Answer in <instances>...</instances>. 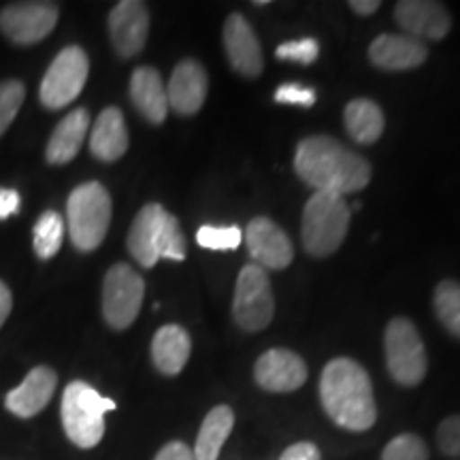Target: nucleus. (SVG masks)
Wrapping results in <instances>:
<instances>
[{
    "mask_svg": "<svg viewBox=\"0 0 460 460\" xmlns=\"http://www.w3.org/2000/svg\"><path fill=\"white\" fill-rule=\"evenodd\" d=\"M295 171L315 192H331L339 197L360 192L371 181V164L326 135L307 137L298 143Z\"/></svg>",
    "mask_w": 460,
    "mask_h": 460,
    "instance_id": "f257e3e1",
    "label": "nucleus"
},
{
    "mask_svg": "<svg viewBox=\"0 0 460 460\" xmlns=\"http://www.w3.org/2000/svg\"><path fill=\"white\" fill-rule=\"evenodd\" d=\"M320 401L337 427L352 433L369 430L377 420L373 384L365 367L352 358H335L320 377Z\"/></svg>",
    "mask_w": 460,
    "mask_h": 460,
    "instance_id": "f03ea898",
    "label": "nucleus"
},
{
    "mask_svg": "<svg viewBox=\"0 0 460 460\" xmlns=\"http://www.w3.org/2000/svg\"><path fill=\"white\" fill-rule=\"evenodd\" d=\"M128 252L141 267L152 269L158 261H183L186 237L180 222L163 205L149 203L137 214L128 233Z\"/></svg>",
    "mask_w": 460,
    "mask_h": 460,
    "instance_id": "7ed1b4c3",
    "label": "nucleus"
},
{
    "mask_svg": "<svg viewBox=\"0 0 460 460\" xmlns=\"http://www.w3.org/2000/svg\"><path fill=\"white\" fill-rule=\"evenodd\" d=\"M115 410V401L102 396L85 382H71L62 394V427L71 444L82 450L99 446L105 435V413Z\"/></svg>",
    "mask_w": 460,
    "mask_h": 460,
    "instance_id": "20e7f679",
    "label": "nucleus"
},
{
    "mask_svg": "<svg viewBox=\"0 0 460 460\" xmlns=\"http://www.w3.org/2000/svg\"><path fill=\"white\" fill-rule=\"evenodd\" d=\"M349 226V207L343 197L315 192L303 209V247L307 254L326 258L341 247Z\"/></svg>",
    "mask_w": 460,
    "mask_h": 460,
    "instance_id": "39448f33",
    "label": "nucleus"
},
{
    "mask_svg": "<svg viewBox=\"0 0 460 460\" xmlns=\"http://www.w3.org/2000/svg\"><path fill=\"white\" fill-rule=\"evenodd\" d=\"M68 233L79 252H94L107 237L111 222V197L99 181L77 186L66 200Z\"/></svg>",
    "mask_w": 460,
    "mask_h": 460,
    "instance_id": "423d86ee",
    "label": "nucleus"
},
{
    "mask_svg": "<svg viewBox=\"0 0 460 460\" xmlns=\"http://www.w3.org/2000/svg\"><path fill=\"white\" fill-rule=\"evenodd\" d=\"M384 348H386L388 371L396 384L413 388L427 377V349L413 322L407 318H394L390 322L386 337H384Z\"/></svg>",
    "mask_w": 460,
    "mask_h": 460,
    "instance_id": "0eeeda50",
    "label": "nucleus"
},
{
    "mask_svg": "<svg viewBox=\"0 0 460 460\" xmlns=\"http://www.w3.org/2000/svg\"><path fill=\"white\" fill-rule=\"evenodd\" d=\"M273 314L275 298L267 271L258 264H247L241 269L234 286V322L247 332H258L271 324Z\"/></svg>",
    "mask_w": 460,
    "mask_h": 460,
    "instance_id": "6e6552de",
    "label": "nucleus"
},
{
    "mask_svg": "<svg viewBox=\"0 0 460 460\" xmlns=\"http://www.w3.org/2000/svg\"><path fill=\"white\" fill-rule=\"evenodd\" d=\"M146 281L128 264L118 262L109 269L102 284V315L115 331L128 329L141 312Z\"/></svg>",
    "mask_w": 460,
    "mask_h": 460,
    "instance_id": "1a4fd4ad",
    "label": "nucleus"
},
{
    "mask_svg": "<svg viewBox=\"0 0 460 460\" xmlns=\"http://www.w3.org/2000/svg\"><path fill=\"white\" fill-rule=\"evenodd\" d=\"M90 60L79 45H68L56 56L51 66L41 82V102L43 107L58 111L65 109L82 94L88 82Z\"/></svg>",
    "mask_w": 460,
    "mask_h": 460,
    "instance_id": "9d476101",
    "label": "nucleus"
},
{
    "mask_svg": "<svg viewBox=\"0 0 460 460\" xmlns=\"http://www.w3.org/2000/svg\"><path fill=\"white\" fill-rule=\"evenodd\" d=\"M58 7L51 3H13L0 13V31L13 43L32 45L54 31Z\"/></svg>",
    "mask_w": 460,
    "mask_h": 460,
    "instance_id": "9b49d317",
    "label": "nucleus"
},
{
    "mask_svg": "<svg viewBox=\"0 0 460 460\" xmlns=\"http://www.w3.org/2000/svg\"><path fill=\"white\" fill-rule=\"evenodd\" d=\"M247 250L258 267L281 271L295 258V247L288 234L275 224L271 217H254L245 228Z\"/></svg>",
    "mask_w": 460,
    "mask_h": 460,
    "instance_id": "f8f14e48",
    "label": "nucleus"
},
{
    "mask_svg": "<svg viewBox=\"0 0 460 460\" xmlns=\"http://www.w3.org/2000/svg\"><path fill=\"white\" fill-rule=\"evenodd\" d=\"M394 20L407 37L418 41H441L452 28V17L441 3L433 0H402L396 4Z\"/></svg>",
    "mask_w": 460,
    "mask_h": 460,
    "instance_id": "ddd939ff",
    "label": "nucleus"
},
{
    "mask_svg": "<svg viewBox=\"0 0 460 460\" xmlns=\"http://www.w3.org/2000/svg\"><path fill=\"white\" fill-rule=\"evenodd\" d=\"M254 377L269 393H295L307 382V365L290 349L273 348L256 360Z\"/></svg>",
    "mask_w": 460,
    "mask_h": 460,
    "instance_id": "4468645a",
    "label": "nucleus"
},
{
    "mask_svg": "<svg viewBox=\"0 0 460 460\" xmlns=\"http://www.w3.org/2000/svg\"><path fill=\"white\" fill-rule=\"evenodd\" d=\"M149 32V13L146 3L124 0L109 13V34L115 51L122 58H132L146 48Z\"/></svg>",
    "mask_w": 460,
    "mask_h": 460,
    "instance_id": "2eb2a0df",
    "label": "nucleus"
},
{
    "mask_svg": "<svg viewBox=\"0 0 460 460\" xmlns=\"http://www.w3.org/2000/svg\"><path fill=\"white\" fill-rule=\"evenodd\" d=\"M224 49H226L230 66L243 77H258L262 73L264 60L261 43L241 13L228 15L224 24Z\"/></svg>",
    "mask_w": 460,
    "mask_h": 460,
    "instance_id": "dca6fc26",
    "label": "nucleus"
},
{
    "mask_svg": "<svg viewBox=\"0 0 460 460\" xmlns=\"http://www.w3.org/2000/svg\"><path fill=\"white\" fill-rule=\"evenodd\" d=\"M207 73L197 60H181L171 75L166 85L169 109L180 115H194L200 111L207 99Z\"/></svg>",
    "mask_w": 460,
    "mask_h": 460,
    "instance_id": "f3484780",
    "label": "nucleus"
},
{
    "mask_svg": "<svg viewBox=\"0 0 460 460\" xmlns=\"http://www.w3.org/2000/svg\"><path fill=\"white\" fill-rule=\"evenodd\" d=\"M369 58L384 71H410L427 62L429 49L422 41L407 34H379L371 43Z\"/></svg>",
    "mask_w": 460,
    "mask_h": 460,
    "instance_id": "a211bd4d",
    "label": "nucleus"
},
{
    "mask_svg": "<svg viewBox=\"0 0 460 460\" xmlns=\"http://www.w3.org/2000/svg\"><path fill=\"white\" fill-rule=\"evenodd\" d=\"M56 384L58 376L54 369H49V367H34L24 382L7 394L4 405L17 418H34L48 407V402L56 393Z\"/></svg>",
    "mask_w": 460,
    "mask_h": 460,
    "instance_id": "6ab92c4d",
    "label": "nucleus"
},
{
    "mask_svg": "<svg viewBox=\"0 0 460 460\" xmlns=\"http://www.w3.org/2000/svg\"><path fill=\"white\" fill-rule=\"evenodd\" d=\"M130 99L143 118L152 124H163L169 113L166 85L152 66H139L130 77Z\"/></svg>",
    "mask_w": 460,
    "mask_h": 460,
    "instance_id": "aec40b11",
    "label": "nucleus"
},
{
    "mask_svg": "<svg viewBox=\"0 0 460 460\" xmlns=\"http://www.w3.org/2000/svg\"><path fill=\"white\" fill-rule=\"evenodd\" d=\"M126 149H128V130H126L124 115L118 107H107L92 126V156L101 163H115L124 156Z\"/></svg>",
    "mask_w": 460,
    "mask_h": 460,
    "instance_id": "412c9836",
    "label": "nucleus"
},
{
    "mask_svg": "<svg viewBox=\"0 0 460 460\" xmlns=\"http://www.w3.org/2000/svg\"><path fill=\"white\" fill-rule=\"evenodd\" d=\"M90 128V113L85 109H75L62 118V122L51 132L45 158L49 164H66L77 156L82 149L85 135Z\"/></svg>",
    "mask_w": 460,
    "mask_h": 460,
    "instance_id": "4be33fe9",
    "label": "nucleus"
},
{
    "mask_svg": "<svg viewBox=\"0 0 460 460\" xmlns=\"http://www.w3.org/2000/svg\"><path fill=\"white\" fill-rule=\"evenodd\" d=\"M192 352V341L186 329L177 324H166L158 329L152 341V360L163 376H177Z\"/></svg>",
    "mask_w": 460,
    "mask_h": 460,
    "instance_id": "5701e85b",
    "label": "nucleus"
},
{
    "mask_svg": "<svg viewBox=\"0 0 460 460\" xmlns=\"http://www.w3.org/2000/svg\"><path fill=\"white\" fill-rule=\"evenodd\" d=\"M234 413L228 405H216L207 413L200 424L197 446H194V460H217L222 446L226 444L228 435L233 433Z\"/></svg>",
    "mask_w": 460,
    "mask_h": 460,
    "instance_id": "b1692460",
    "label": "nucleus"
},
{
    "mask_svg": "<svg viewBox=\"0 0 460 460\" xmlns=\"http://www.w3.org/2000/svg\"><path fill=\"white\" fill-rule=\"evenodd\" d=\"M343 122L349 137L362 146L376 143L384 132V113L376 102L369 99H354L345 107Z\"/></svg>",
    "mask_w": 460,
    "mask_h": 460,
    "instance_id": "393cba45",
    "label": "nucleus"
},
{
    "mask_svg": "<svg viewBox=\"0 0 460 460\" xmlns=\"http://www.w3.org/2000/svg\"><path fill=\"white\" fill-rule=\"evenodd\" d=\"M433 307L441 326H444L452 337L460 339V281H441V284L435 288Z\"/></svg>",
    "mask_w": 460,
    "mask_h": 460,
    "instance_id": "a878e982",
    "label": "nucleus"
},
{
    "mask_svg": "<svg viewBox=\"0 0 460 460\" xmlns=\"http://www.w3.org/2000/svg\"><path fill=\"white\" fill-rule=\"evenodd\" d=\"M62 239H65V220H62V216L56 214V211H45L32 228V243L37 256L43 258V261L54 258L60 252Z\"/></svg>",
    "mask_w": 460,
    "mask_h": 460,
    "instance_id": "bb28decb",
    "label": "nucleus"
},
{
    "mask_svg": "<svg viewBox=\"0 0 460 460\" xmlns=\"http://www.w3.org/2000/svg\"><path fill=\"white\" fill-rule=\"evenodd\" d=\"M382 460H429V447L420 435L402 433L384 447Z\"/></svg>",
    "mask_w": 460,
    "mask_h": 460,
    "instance_id": "cd10ccee",
    "label": "nucleus"
},
{
    "mask_svg": "<svg viewBox=\"0 0 460 460\" xmlns=\"http://www.w3.org/2000/svg\"><path fill=\"white\" fill-rule=\"evenodd\" d=\"M243 239L239 226H200L197 241L205 250H237Z\"/></svg>",
    "mask_w": 460,
    "mask_h": 460,
    "instance_id": "c85d7f7f",
    "label": "nucleus"
},
{
    "mask_svg": "<svg viewBox=\"0 0 460 460\" xmlns=\"http://www.w3.org/2000/svg\"><path fill=\"white\" fill-rule=\"evenodd\" d=\"M24 84L15 82V79L0 84V137L4 135V130H7L9 124L15 119L22 102H24Z\"/></svg>",
    "mask_w": 460,
    "mask_h": 460,
    "instance_id": "c756f323",
    "label": "nucleus"
},
{
    "mask_svg": "<svg viewBox=\"0 0 460 460\" xmlns=\"http://www.w3.org/2000/svg\"><path fill=\"white\" fill-rule=\"evenodd\" d=\"M320 54V45L315 39H301V41H288L281 43L275 56L279 60L298 62V65H314L315 58Z\"/></svg>",
    "mask_w": 460,
    "mask_h": 460,
    "instance_id": "7c9ffc66",
    "label": "nucleus"
},
{
    "mask_svg": "<svg viewBox=\"0 0 460 460\" xmlns=\"http://www.w3.org/2000/svg\"><path fill=\"white\" fill-rule=\"evenodd\" d=\"M437 444L447 456H460V416H450L439 424Z\"/></svg>",
    "mask_w": 460,
    "mask_h": 460,
    "instance_id": "2f4dec72",
    "label": "nucleus"
},
{
    "mask_svg": "<svg viewBox=\"0 0 460 460\" xmlns=\"http://www.w3.org/2000/svg\"><path fill=\"white\" fill-rule=\"evenodd\" d=\"M275 101L284 102V105L312 107L315 102V90L303 88V85L298 84H284L275 90Z\"/></svg>",
    "mask_w": 460,
    "mask_h": 460,
    "instance_id": "473e14b6",
    "label": "nucleus"
},
{
    "mask_svg": "<svg viewBox=\"0 0 460 460\" xmlns=\"http://www.w3.org/2000/svg\"><path fill=\"white\" fill-rule=\"evenodd\" d=\"M279 460H320V450L318 446L309 444V441H298V444L288 447Z\"/></svg>",
    "mask_w": 460,
    "mask_h": 460,
    "instance_id": "72a5a7b5",
    "label": "nucleus"
},
{
    "mask_svg": "<svg viewBox=\"0 0 460 460\" xmlns=\"http://www.w3.org/2000/svg\"><path fill=\"white\" fill-rule=\"evenodd\" d=\"M154 460H194V452L192 447L183 444V441H171V444H166L163 450L156 454Z\"/></svg>",
    "mask_w": 460,
    "mask_h": 460,
    "instance_id": "f704fd0d",
    "label": "nucleus"
},
{
    "mask_svg": "<svg viewBox=\"0 0 460 460\" xmlns=\"http://www.w3.org/2000/svg\"><path fill=\"white\" fill-rule=\"evenodd\" d=\"M20 194L17 190L11 188H0V220H7L13 214L20 211Z\"/></svg>",
    "mask_w": 460,
    "mask_h": 460,
    "instance_id": "c9c22d12",
    "label": "nucleus"
},
{
    "mask_svg": "<svg viewBox=\"0 0 460 460\" xmlns=\"http://www.w3.org/2000/svg\"><path fill=\"white\" fill-rule=\"evenodd\" d=\"M11 307H13V296H11V290L7 288V284L0 281V329H3V324L9 318Z\"/></svg>",
    "mask_w": 460,
    "mask_h": 460,
    "instance_id": "e433bc0d",
    "label": "nucleus"
},
{
    "mask_svg": "<svg viewBox=\"0 0 460 460\" xmlns=\"http://www.w3.org/2000/svg\"><path fill=\"white\" fill-rule=\"evenodd\" d=\"M349 9L358 15H371L379 9V3L377 0H352V3H349Z\"/></svg>",
    "mask_w": 460,
    "mask_h": 460,
    "instance_id": "4c0bfd02",
    "label": "nucleus"
}]
</instances>
